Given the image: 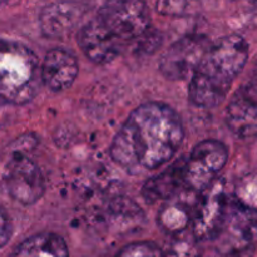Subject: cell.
<instances>
[{"mask_svg":"<svg viewBox=\"0 0 257 257\" xmlns=\"http://www.w3.org/2000/svg\"><path fill=\"white\" fill-rule=\"evenodd\" d=\"M182 140L180 115L163 103H146L131 113L115 135L110 156L132 173L155 170L173 157Z\"/></svg>","mask_w":257,"mask_h":257,"instance_id":"cell-1","label":"cell"},{"mask_svg":"<svg viewBox=\"0 0 257 257\" xmlns=\"http://www.w3.org/2000/svg\"><path fill=\"white\" fill-rule=\"evenodd\" d=\"M247 59L248 44L240 35H228L211 43L191 77V102L201 108L220 105Z\"/></svg>","mask_w":257,"mask_h":257,"instance_id":"cell-2","label":"cell"},{"mask_svg":"<svg viewBox=\"0 0 257 257\" xmlns=\"http://www.w3.org/2000/svg\"><path fill=\"white\" fill-rule=\"evenodd\" d=\"M39 79L37 55L24 45L0 40V100L28 103L38 92Z\"/></svg>","mask_w":257,"mask_h":257,"instance_id":"cell-3","label":"cell"},{"mask_svg":"<svg viewBox=\"0 0 257 257\" xmlns=\"http://www.w3.org/2000/svg\"><path fill=\"white\" fill-rule=\"evenodd\" d=\"M98 20L120 42L138 39L151 25L150 10L143 0H107Z\"/></svg>","mask_w":257,"mask_h":257,"instance_id":"cell-4","label":"cell"},{"mask_svg":"<svg viewBox=\"0 0 257 257\" xmlns=\"http://www.w3.org/2000/svg\"><path fill=\"white\" fill-rule=\"evenodd\" d=\"M228 202L230 198L223 180L216 178L205 190L200 191V197L191 215L196 241H212L218 237L225 223Z\"/></svg>","mask_w":257,"mask_h":257,"instance_id":"cell-5","label":"cell"},{"mask_svg":"<svg viewBox=\"0 0 257 257\" xmlns=\"http://www.w3.org/2000/svg\"><path fill=\"white\" fill-rule=\"evenodd\" d=\"M3 181L10 197L22 205L37 202L44 193L45 183L39 167L22 150L13 148Z\"/></svg>","mask_w":257,"mask_h":257,"instance_id":"cell-6","label":"cell"},{"mask_svg":"<svg viewBox=\"0 0 257 257\" xmlns=\"http://www.w3.org/2000/svg\"><path fill=\"white\" fill-rule=\"evenodd\" d=\"M228 160V150L222 142L206 140L198 143L186 161V185L195 191L205 190L217 178Z\"/></svg>","mask_w":257,"mask_h":257,"instance_id":"cell-7","label":"cell"},{"mask_svg":"<svg viewBox=\"0 0 257 257\" xmlns=\"http://www.w3.org/2000/svg\"><path fill=\"white\" fill-rule=\"evenodd\" d=\"M211 43L202 35H186L162 54L160 70L167 79L183 80L192 77Z\"/></svg>","mask_w":257,"mask_h":257,"instance_id":"cell-8","label":"cell"},{"mask_svg":"<svg viewBox=\"0 0 257 257\" xmlns=\"http://www.w3.org/2000/svg\"><path fill=\"white\" fill-rule=\"evenodd\" d=\"M226 124L237 137H257V74L245 80L231 98Z\"/></svg>","mask_w":257,"mask_h":257,"instance_id":"cell-9","label":"cell"},{"mask_svg":"<svg viewBox=\"0 0 257 257\" xmlns=\"http://www.w3.org/2000/svg\"><path fill=\"white\" fill-rule=\"evenodd\" d=\"M217 238L236 253L251 250L257 242V211L247 208L230 198L225 223Z\"/></svg>","mask_w":257,"mask_h":257,"instance_id":"cell-10","label":"cell"},{"mask_svg":"<svg viewBox=\"0 0 257 257\" xmlns=\"http://www.w3.org/2000/svg\"><path fill=\"white\" fill-rule=\"evenodd\" d=\"M120 40L113 37L104 25L98 20H92L80 29L78 34V44L95 64H108L119 54Z\"/></svg>","mask_w":257,"mask_h":257,"instance_id":"cell-11","label":"cell"},{"mask_svg":"<svg viewBox=\"0 0 257 257\" xmlns=\"http://www.w3.org/2000/svg\"><path fill=\"white\" fill-rule=\"evenodd\" d=\"M78 75V63L74 55L63 49L47 53L40 68V79L52 92H63L72 87Z\"/></svg>","mask_w":257,"mask_h":257,"instance_id":"cell-12","label":"cell"},{"mask_svg":"<svg viewBox=\"0 0 257 257\" xmlns=\"http://www.w3.org/2000/svg\"><path fill=\"white\" fill-rule=\"evenodd\" d=\"M185 172L186 161L180 160L160 175L148 180L142 187V196L146 202L155 203L157 201L171 200L186 185Z\"/></svg>","mask_w":257,"mask_h":257,"instance_id":"cell-13","label":"cell"},{"mask_svg":"<svg viewBox=\"0 0 257 257\" xmlns=\"http://www.w3.org/2000/svg\"><path fill=\"white\" fill-rule=\"evenodd\" d=\"M79 12L70 3H54L43 9L40 28L47 37L57 38L67 34L79 19Z\"/></svg>","mask_w":257,"mask_h":257,"instance_id":"cell-14","label":"cell"},{"mask_svg":"<svg viewBox=\"0 0 257 257\" xmlns=\"http://www.w3.org/2000/svg\"><path fill=\"white\" fill-rule=\"evenodd\" d=\"M9 257H69V252L60 236L44 232L23 241Z\"/></svg>","mask_w":257,"mask_h":257,"instance_id":"cell-15","label":"cell"},{"mask_svg":"<svg viewBox=\"0 0 257 257\" xmlns=\"http://www.w3.org/2000/svg\"><path fill=\"white\" fill-rule=\"evenodd\" d=\"M157 222L165 232L181 235L191 223V212L182 203H168L158 212Z\"/></svg>","mask_w":257,"mask_h":257,"instance_id":"cell-16","label":"cell"},{"mask_svg":"<svg viewBox=\"0 0 257 257\" xmlns=\"http://www.w3.org/2000/svg\"><path fill=\"white\" fill-rule=\"evenodd\" d=\"M233 200L245 207L257 211V173L241 178L236 186Z\"/></svg>","mask_w":257,"mask_h":257,"instance_id":"cell-17","label":"cell"},{"mask_svg":"<svg viewBox=\"0 0 257 257\" xmlns=\"http://www.w3.org/2000/svg\"><path fill=\"white\" fill-rule=\"evenodd\" d=\"M162 257H201L197 245L193 240L176 238L170 243L166 251H162Z\"/></svg>","mask_w":257,"mask_h":257,"instance_id":"cell-18","label":"cell"},{"mask_svg":"<svg viewBox=\"0 0 257 257\" xmlns=\"http://www.w3.org/2000/svg\"><path fill=\"white\" fill-rule=\"evenodd\" d=\"M114 257H162V251L153 242H135L123 247Z\"/></svg>","mask_w":257,"mask_h":257,"instance_id":"cell-19","label":"cell"},{"mask_svg":"<svg viewBox=\"0 0 257 257\" xmlns=\"http://www.w3.org/2000/svg\"><path fill=\"white\" fill-rule=\"evenodd\" d=\"M187 0H157L156 9L160 14L168 17H178L185 13Z\"/></svg>","mask_w":257,"mask_h":257,"instance_id":"cell-20","label":"cell"},{"mask_svg":"<svg viewBox=\"0 0 257 257\" xmlns=\"http://www.w3.org/2000/svg\"><path fill=\"white\" fill-rule=\"evenodd\" d=\"M12 236V225L9 217L5 215L4 211L0 210V248L8 243Z\"/></svg>","mask_w":257,"mask_h":257,"instance_id":"cell-21","label":"cell"}]
</instances>
